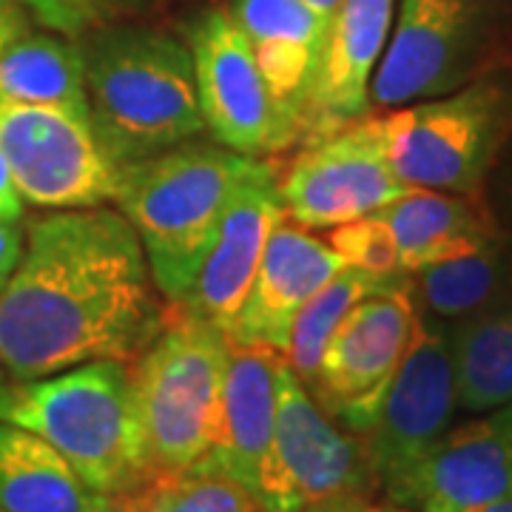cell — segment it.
Here are the masks:
<instances>
[{
	"mask_svg": "<svg viewBox=\"0 0 512 512\" xmlns=\"http://www.w3.org/2000/svg\"><path fill=\"white\" fill-rule=\"evenodd\" d=\"M9 390V382H6V370L0 367V399H3V393Z\"/></svg>",
	"mask_w": 512,
	"mask_h": 512,
	"instance_id": "36",
	"label": "cell"
},
{
	"mask_svg": "<svg viewBox=\"0 0 512 512\" xmlns=\"http://www.w3.org/2000/svg\"><path fill=\"white\" fill-rule=\"evenodd\" d=\"M114 512H262L256 495L237 481L211 473L151 476L137 490L114 498Z\"/></svg>",
	"mask_w": 512,
	"mask_h": 512,
	"instance_id": "26",
	"label": "cell"
},
{
	"mask_svg": "<svg viewBox=\"0 0 512 512\" xmlns=\"http://www.w3.org/2000/svg\"><path fill=\"white\" fill-rule=\"evenodd\" d=\"M404 276L410 274L379 276L345 265L339 274L330 276L328 282L299 308L282 359L305 382V387L311 384L313 373L319 367V359H322V350H325L328 339L333 336V330L339 328V322L345 319V313L356 302H362L365 296L396 285Z\"/></svg>",
	"mask_w": 512,
	"mask_h": 512,
	"instance_id": "25",
	"label": "cell"
},
{
	"mask_svg": "<svg viewBox=\"0 0 512 512\" xmlns=\"http://www.w3.org/2000/svg\"><path fill=\"white\" fill-rule=\"evenodd\" d=\"M194 74L205 128L214 143L245 157L279 151L274 103L248 37L228 9H208L191 26Z\"/></svg>",
	"mask_w": 512,
	"mask_h": 512,
	"instance_id": "12",
	"label": "cell"
},
{
	"mask_svg": "<svg viewBox=\"0 0 512 512\" xmlns=\"http://www.w3.org/2000/svg\"><path fill=\"white\" fill-rule=\"evenodd\" d=\"M467 512H512V493L504 495V498H495L490 504H481V507H473Z\"/></svg>",
	"mask_w": 512,
	"mask_h": 512,
	"instance_id": "35",
	"label": "cell"
},
{
	"mask_svg": "<svg viewBox=\"0 0 512 512\" xmlns=\"http://www.w3.org/2000/svg\"><path fill=\"white\" fill-rule=\"evenodd\" d=\"M20 214H23V197H20L3 151H0V217L3 220H20Z\"/></svg>",
	"mask_w": 512,
	"mask_h": 512,
	"instance_id": "31",
	"label": "cell"
},
{
	"mask_svg": "<svg viewBox=\"0 0 512 512\" xmlns=\"http://www.w3.org/2000/svg\"><path fill=\"white\" fill-rule=\"evenodd\" d=\"M373 490L376 481L362 436L330 419L282 359L276 373L274 439L254 487L262 512H305L336 495H370Z\"/></svg>",
	"mask_w": 512,
	"mask_h": 512,
	"instance_id": "7",
	"label": "cell"
},
{
	"mask_svg": "<svg viewBox=\"0 0 512 512\" xmlns=\"http://www.w3.org/2000/svg\"><path fill=\"white\" fill-rule=\"evenodd\" d=\"M282 353L271 348L231 345L217 436L194 473L225 476L254 493L259 464L274 439L276 373Z\"/></svg>",
	"mask_w": 512,
	"mask_h": 512,
	"instance_id": "19",
	"label": "cell"
},
{
	"mask_svg": "<svg viewBox=\"0 0 512 512\" xmlns=\"http://www.w3.org/2000/svg\"><path fill=\"white\" fill-rule=\"evenodd\" d=\"M23 228L18 220H3L0 217V288L6 285V279L15 274L20 256H23Z\"/></svg>",
	"mask_w": 512,
	"mask_h": 512,
	"instance_id": "29",
	"label": "cell"
},
{
	"mask_svg": "<svg viewBox=\"0 0 512 512\" xmlns=\"http://www.w3.org/2000/svg\"><path fill=\"white\" fill-rule=\"evenodd\" d=\"M404 191L387 160L382 117L370 114L299 148L279 177L288 220L308 231L370 217Z\"/></svg>",
	"mask_w": 512,
	"mask_h": 512,
	"instance_id": "10",
	"label": "cell"
},
{
	"mask_svg": "<svg viewBox=\"0 0 512 512\" xmlns=\"http://www.w3.org/2000/svg\"><path fill=\"white\" fill-rule=\"evenodd\" d=\"M228 12L251 43L274 103L279 151H285L299 143L328 23L305 0H231Z\"/></svg>",
	"mask_w": 512,
	"mask_h": 512,
	"instance_id": "18",
	"label": "cell"
},
{
	"mask_svg": "<svg viewBox=\"0 0 512 512\" xmlns=\"http://www.w3.org/2000/svg\"><path fill=\"white\" fill-rule=\"evenodd\" d=\"M342 268L345 262L328 239L313 237L308 228L285 217L265 245L251 291L225 333L228 342L285 353L299 308Z\"/></svg>",
	"mask_w": 512,
	"mask_h": 512,
	"instance_id": "17",
	"label": "cell"
},
{
	"mask_svg": "<svg viewBox=\"0 0 512 512\" xmlns=\"http://www.w3.org/2000/svg\"><path fill=\"white\" fill-rule=\"evenodd\" d=\"M143 242L106 205L66 208L29 225L0 288V367L32 382L69 367L134 362L160 333L165 305Z\"/></svg>",
	"mask_w": 512,
	"mask_h": 512,
	"instance_id": "1",
	"label": "cell"
},
{
	"mask_svg": "<svg viewBox=\"0 0 512 512\" xmlns=\"http://www.w3.org/2000/svg\"><path fill=\"white\" fill-rule=\"evenodd\" d=\"M512 120V97L498 83L402 106L382 117L393 174L407 188L476 197Z\"/></svg>",
	"mask_w": 512,
	"mask_h": 512,
	"instance_id": "6",
	"label": "cell"
},
{
	"mask_svg": "<svg viewBox=\"0 0 512 512\" xmlns=\"http://www.w3.org/2000/svg\"><path fill=\"white\" fill-rule=\"evenodd\" d=\"M0 151L20 197L37 208H94L114 202L120 168L92 120L55 106L0 100Z\"/></svg>",
	"mask_w": 512,
	"mask_h": 512,
	"instance_id": "9",
	"label": "cell"
},
{
	"mask_svg": "<svg viewBox=\"0 0 512 512\" xmlns=\"http://www.w3.org/2000/svg\"><path fill=\"white\" fill-rule=\"evenodd\" d=\"M328 245L342 256V262L350 268L379 276L404 274L396 242L390 237L387 225L376 214L330 228Z\"/></svg>",
	"mask_w": 512,
	"mask_h": 512,
	"instance_id": "27",
	"label": "cell"
},
{
	"mask_svg": "<svg viewBox=\"0 0 512 512\" xmlns=\"http://www.w3.org/2000/svg\"><path fill=\"white\" fill-rule=\"evenodd\" d=\"M456 399L467 413L512 404V293L450 328Z\"/></svg>",
	"mask_w": 512,
	"mask_h": 512,
	"instance_id": "22",
	"label": "cell"
},
{
	"mask_svg": "<svg viewBox=\"0 0 512 512\" xmlns=\"http://www.w3.org/2000/svg\"><path fill=\"white\" fill-rule=\"evenodd\" d=\"M23 35H29L26 6L20 0H0V57L6 55Z\"/></svg>",
	"mask_w": 512,
	"mask_h": 512,
	"instance_id": "30",
	"label": "cell"
},
{
	"mask_svg": "<svg viewBox=\"0 0 512 512\" xmlns=\"http://www.w3.org/2000/svg\"><path fill=\"white\" fill-rule=\"evenodd\" d=\"M504 202H507V222L512 231V148L507 154V163H504Z\"/></svg>",
	"mask_w": 512,
	"mask_h": 512,
	"instance_id": "33",
	"label": "cell"
},
{
	"mask_svg": "<svg viewBox=\"0 0 512 512\" xmlns=\"http://www.w3.org/2000/svg\"><path fill=\"white\" fill-rule=\"evenodd\" d=\"M46 29L63 37H86L111 26L140 3V0H20Z\"/></svg>",
	"mask_w": 512,
	"mask_h": 512,
	"instance_id": "28",
	"label": "cell"
},
{
	"mask_svg": "<svg viewBox=\"0 0 512 512\" xmlns=\"http://www.w3.org/2000/svg\"><path fill=\"white\" fill-rule=\"evenodd\" d=\"M396 0H342L328 20L299 143L308 146L367 117L373 74L382 63Z\"/></svg>",
	"mask_w": 512,
	"mask_h": 512,
	"instance_id": "16",
	"label": "cell"
},
{
	"mask_svg": "<svg viewBox=\"0 0 512 512\" xmlns=\"http://www.w3.org/2000/svg\"><path fill=\"white\" fill-rule=\"evenodd\" d=\"M376 217L396 242L404 274H416L441 259L470 254L501 237L490 211L476 197L430 188L404 191L399 200L376 211Z\"/></svg>",
	"mask_w": 512,
	"mask_h": 512,
	"instance_id": "20",
	"label": "cell"
},
{
	"mask_svg": "<svg viewBox=\"0 0 512 512\" xmlns=\"http://www.w3.org/2000/svg\"><path fill=\"white\" fill-rule=\"evenodd\" d=\"M478 37V0H402L373 74L370 103L402 109L450 94L467 77Z\"/></svg>",
	"mask_w": 512,
	"mask_h": 512,
	"instance_id": "13",
	"label": "cell"
},
{
	"mask_svg": "<svg viewBox=\"0 0 512 512\" xmlns=\"http://www.w3.org/2000/svg\"><path fill=\"white\" fill-rule=\"evenodd\" d=\"M0 421L46 439L97 493L117 498L151 478L146 430L128 362L100 359L9 384Z\"/></svg>",
	"mask_w": 512,
	"mask_h": 512,
	"instance_id": "3",
	"label": "cell"
},
{
	"mask_svg": "<svg viewBox=\"0 0 512 512\" xmlns=\"http://www.w3.org/2000/svg\"><path fill=\"white\" fill-rule=\"evenodd\" d=\"M231 342L180 305H165L160 333L128 362L146 430L151 476L183 473L217 436Z\"/></svg>",
	"mask_w": 512,
	"mask_h": 512,
	"instance_id": "5",
	"label": "cell"
},
{
	"mask_svg": "<svg viewBox=\"0 0 512 512\" xmlns=\"http://www.w3.org/2000/svg\"><path fill=\"white\" fill-rule=\"evenodd\" d=\"M83 55L92 128L117 168L205 131L194 55L177 37L111 23L89 35Z\"/></svg>",
	"mask_w": 512,
	"mask_h": 512,
	"instance_id": "2",
	"label": "cell"
},
{
	"mask_svg": "<svg viewBox=\"0 0 512 512\" xmlns=\"http://www.w3.org/2000/svg\"><path fill=\"white\" fill-rule=\"evenodd\" d=\"M279 174L271 163L254 157L234 185L217 237L202 259L200 274L180 302L183 311L228 333L251 291L259 259L274 228L285 220Z\"/></svg>",
	"mask_w": 512,
	"mask_h": 512,
	"instance_id": "14",
	"label": "cell"
},
{
	"mask_svg": "<svg viewBox=\"0 0 512 512\" xmlns=\"http://www.w3.org/2000/svg\"><path fill=\"white\" fill-rule=\"evenodd\" d=\"M419 319L413 279L356 302L333 330L313 373L311 396L339 427L365 436L402 365Z\"/></svg>",
	"mask_w": 512,
	"mask_h": 512,
	"instance_id": "8",
	"label": "cell"
},
{
	"mask_svg": "<svg viewBox=\"0 0 512 512\" xmlns=\"http://www.w3.org/2000/svg\"><path fill=\"white\" fill-rule=\"evenodd\" d=\"M251 160L220 143H183L120 168L114 205L143 242L165 302H180L197 279Z\"/></svg>",
	"mask_w": 512,
	"mask_h": 512,
	"instance_id": "4",
	"label": "cell"
},
{
	"mask_svg": "<svg viewBox=\"0 0 512 512\" xmlns=\"http://www.w3.org/2000/svg\"><path fill=\"white\" fill-rule=\"evenodd\" d=\"M416 302L436 319H464L470 313L510 296L512 262L501 237L470 254L441 259L416 271Z\"/></svg>",
	"mask_w": 512,
	"mask_h": 512,
	"instance_id": "24",
	"label": "cell"
},
{
	"mask_svg": "<svg viewBox=\"0 0 512 512\" xmlns=\"http://www.w3.org/2000/svg\"><path fill=\"white\" fill-rule=\"evenodd\" d=\"M456 407L450 328L436 316H419L376 421L362 436L376 490L387 493L450 430Z\"/></svg>",
	"mask_w": 512,
	"mask_h": 512,
	"instance_id": "11",
	"label": "cell"
},
{
	"mask_svg": "<svg viewBox=\"0 0 512 512\" xmlns=\"http://www.w3.org/2000/svg\"><path fill=\"white\" fill-rule=\"evenodd\" d=\"M305 3H308L313 12H316L319 18L325 20V23H328V20L333 18V12H336V9L342 6V0H305Z\"/></svg>",
	"mask_w": 512,
	"mask_h": 512,
	"instance_id": "34",
	"label": "cell"
},
{
	"mask_svg": "<svg viewBox=\"0 0 512 512\" xmlns=\"http://www.w3.org/2000/svg\"><path fill=\"white\" fill-rule=\"evenodd\" d=\"M0 100L55 106L92 120L83 46L63 35H23L0 57Z\"/></svg>",
	"mask_w": 512,
	"mask_h": 512,
	"instance_id": "23",
	"label": "cell"
},
{
	"mask_svg": "<svg viewBox=\"0 0 512 512\" xmlns=\"http://www.w3.org/2000/svg\"><path fill=\"white\" fill-rule=\"evenodd\" d=\"M384 512H413V510H404V507H393V510H384Z\"/></svg>",
	"mask_w": 512,
	"mask_h": 512,
	"instance_id": "37",
	"label": "cell"
},
{
	"mask_svg": "<svg viewBox=\"0 0 512 512\" xmlns=\"http://www.w3.org/2000/svg\"><path fill=\"white\" fill-rule=\"evenodd\" d=\"M305 512H384L376 504H370L367 495H336L328 501H319Z\"/></svg>",
	"mask_w": 512,
	"mask_h": 512,
	"instance_id": "32",
	"label": "cell"
},
{
	"mask_svg": "<svg viewBox=\"0 0 512 512\" xmlns=\"http://www.w3.org/2000/svg\"><path fill=\"white\" fill-rule=\"evenodd\" d=\"M512 493V404L447 430L390 490L393 507L467 512Z\"/></svg>",
	"mask_w": 512,
	"mask_h": 512,
	"instance_id": "15",
	"label": "cell"
},
{
	"mask_svg": "<svg viewBox=\"0 0 512 512\" xmlns=\"http://www.w3.org/2000/svg\"><path fill=\"white\" fill-rule=\"evenodd\" d=\"M0 512H114L66 458L32 430L0 421Z\"/></svg>",
	"mask_w": 512,
	"mask_h": 512,
	"instance_id": "21",
	"label": "cell"
}]
</instances>
